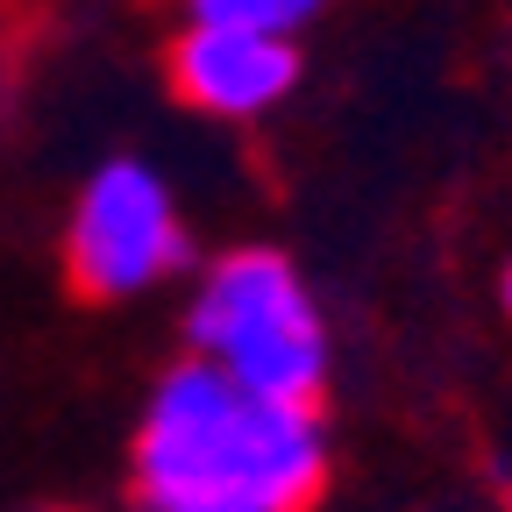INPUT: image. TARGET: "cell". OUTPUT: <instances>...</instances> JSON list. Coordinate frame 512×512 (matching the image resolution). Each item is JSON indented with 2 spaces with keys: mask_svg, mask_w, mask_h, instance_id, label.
Returning <instances> with one entry per match:
<instances>
[{
  "mask_svg": "<svg viewBox=\"0 0 512 512\" xmlns=\"http://www.w3.org/2000/svg\"><path fill=\"white\" fill-rule=\"evenodd\" d=\"M328 484L313 399H264L214 363H178L136 434V498L157 512H299Z\"/></svg>",
  "mask_w": 512,
  "mask_h": 512,
  "instance_id": "obj_1",
  "label": "cell"
},
{
  "mask_svg": "<svg viewBox=\"0 0 512 512\" xmlns=\"http://www.w3.org/2000/svg\"><path fill=\"white\" fill-rule=\"evenodd\" d=\"M185 335L214 356L242 392L264 399H320L328 384V328L306 278L278 249H235L200 278L185 306Z\"/></svg>",
  "mask_w": 512,
  "mask_h": 512,
  "instance_id": "obj_2",
  "label": "cell"
},
{
  "mask_svg": "<svg viewBox=\"0 0 512 512\" xmlns=\"http://www.w3.org/2000/svg\"><path fill=\"white\" fill-rule=\"evenodd\" d=\"M185 264V221L171 185L136 164L114 157L86 178L72 228H64V271L86 299H136L150 285H164Z\"/></svg>",
  "mask_w": 512,
  "mask_h": 512,
  "instance_id": "obj_3",
  "label": "cell"
},
{
  "mask_svg": "<svg viewBox=\"0 0 512 512\" xmlns=\"http://www.w3.org/2000/svg\"><path fill=\"white\" fill-rule=\"evenodd\" d=\"M299 50L285 29H249V22H192L171 43V93L214 121H249L292 93Z\"/></svg>",
  "mask_w": 512,
  "mask_h": 512,
  "instance_id": "obj_4",
  "label": "cell"
},
{
  "mask_svg": "<svg viewBox=\"0 0 512 512\" xmlns=\"http://www.w3.org/2000/svg\"><path fill=\"white\" fill-rule=\"evenodd\" d=\"M192 22H249V29H299L320 15V0H185Z\"/></svg>",
  "mask_w": 512,
  "mask_h": 512,
  "instance_id": "obj_5",
  "label": "cell"
},
{
  "mask_svg": "<svg viewBox=\"0 0 512 512\" xmlns=\"http://www.w3.org/2000/svg\"><path fill=\"white\" fill-rule=\"evenodd\" d=\"M498 292H505V313H512V264H505V285H498Z\"/></svg>",
  "mask_w": 512,
  "mask_h": 512,
  "instance_id": "obj_6",
  "label": "cell"
},
{
  "mask_svg": "<svg viewBox=\"0 0 512 512\" xmlns=\"http://www.w3.org/2000/svg\"><path fill=\"white\" fill-rule=\"evenodd\" d=\"M505 498H512V484H505Z\"/></svg>",
  "mask_w": 512,
  "mask_h": 512,
  "instance_id": "obj_7",
  "label": "cell"
}]
</instances>
